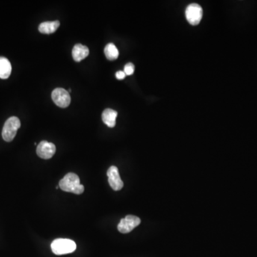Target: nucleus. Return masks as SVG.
I'll list each match as a JSON object with an SVG mask.
<instances>
[{
    "mask_svg": "<svg viewBox=\"0 0 257 257\" xmlns=\"http://www.w3.org/2000/svg\"><path fill=\"white\" fill-rule=\"evenodd\" d=\"M59 187L63 191L75 194H81L84 191V186L80 184V178L76 174L74 173L65 175L64 177L60 180Z\"/></svg>",
    "mask_w": 257,
    "mask_h": 257,
    "instance_id": "f257e3e1",
    "label": "nucleus"
},
{
    "mask_svg": "<svg viewBox=\"0 0 257 257\" xmlns=\"http://www.w3.org/2000/svg\"><path fill=\"white\" fill-rule=\"evenodd\" d=\"M51 250L56 255H64L72 253L77 249L75 241L68 239H57L51 244Z\"/></svg>",
    "mask_w": 257,
    "mask_h": 257,
    "instance_id": "f03ea898",
    "label": "nucleus"
},
{
    "mask_svg": "<svg viewBox=\"0 0 257 257\" xmlns=\"http://www.w3.org/2000/svg\"><path fill=\"white\" fill-rule=\"evenodd\" d=\"M20 120L16 116L9 118L3 127L1 133L3 140L7 142L13 141L17 132L18 128H20Z\"/></svg>",
    "mask_w": 257,
    "mask_h": 257,
    "instance_id": "7ed1b4c3",
    "label": "nucleus"
},
{
    "mask_svg": "<svg viewBox=\"0 0 257 257\" xmlns=\"http://www.w3.org/2000/svg\"><path fill=\"white\" fill-rule=\"evenodd\" d=\"M186 18L192 25H197L202 20L203 10L199 4L196 3L190 4L186 10Z\"/></svg>",
    "mask_w": 257,
    "mask_h": 257,
    "instance_id": "20e7f679",
    "label": "nucleus"
},
{
    "mask_svg": "<svg viewBox=\"0 0 257 257\" xmlns=\"http://www.w3.org/2000/svg\"><path fill=\"white\" fill-rule=\"evenodd\" d=\"M141 223V219L134 215H128L125 218L121 219L118 225V230L122 234L131 232L134 228Z\"/></svg>",
    "mask_w": 257,
    "mask_h": 257,
    "instance_id": "39448f33",
    "label": "nucleus"
},
{
    "mask_svg": "<svg viewBox=\"0 0 257 257\" xmlns=\"http://www.w3.org/2000/svg\"><path fill=\"white\" fill-rule=\"evenodd\" d=\"M53 102L62 108H66L70 104L71 97L69 92L63 88H56L51 94Z\"/></svg>",
    "mask_w": 257,
    "mask_h": 257,
    "instance_id": "423d86ee",
    "label": "nucleus"
},
{
    "mask_svg": "<svg viewBox=\"0 0 257 257\" xmlns=\"http://www.w3.org/2000/svg\"><path fill=\"white\" fill-rule=\"evenodd\" d=\"M109 184L114 191H119L124 187L123 181L121 179L119 171L115 166H112L107 171Z\"/></svg>",
    "mask_w": 257,
    "mask_h": 257,
    "instance_id": "0eeeda50",
    "label": "nucleus"
},
{
    "mask_svg": "<svg viewBox=\"0 0 257 257\" xmlns=\"http://www.w3.org/2000/svg\"><path fill=\"white\" fill-rule=\"evenodd\" d=\"M56 152L55 145L48 141H42L37 148V154L40 158L49 160Z\"/></svg>",
    "mask_w": 257,
    "mask_h": 257,
    "instance_id": "6e6552de",
    "label": "nucleus"
},
{
    "mask_svg": "<svg viewBox=\"0 0 257 257\" xmlns=\"http://www.w3.org/2000/svg\"><path fill=\"white\" fill-rule=\"evenodd\" d=\"M88 48L81 44H77L72 49V57L74 60L76 62H80L85 59L89 55Z\"/></svg>",
    "mask_w": 257,
    "mask_h": 257,
    "instance_id": "1a4fd4ad",
    "label": "nucleus"
},
{
    "mask_svg": "<svg viewBox=\"0 0 257 257\" xmlns=\"http://www.w3.org/2000/svg\"><path fill=\"white\" fill-rule=\"evenodd\" d=\"M117 114V112L114 111L112 109H107V110L103 112L102 114V121L109 128H114L116 125V119Z\"/></svg>",
    "mask_w": 257,
    "mask_h": 257,
    "instance_id": "9d476101",
    "label": "nucleus"
},
{
    "mask_svg": "<svg viewBox=\"0 0 257 257\" xmlns=\"http://www.w3.org/2000/svg\"><path fill=\"white\" fill-rule=\"evenodd\" d=\"M60 25V22L57 20L54 21V22H42L39 26V31L42 34H52L57 31Z\"/></svg>",
    "mask_w": 257,
    "mask_h": 257,
    "instance_id": "9b49d317",
    "label": "nucleus"
},
{
    "mask_svg": "<svg viewBox=\"0 0 257 257\" xmlns=\"http://www.w3.org/2000/svg\"><path fill=\"white\" fill-rule=\"evenodd\" d=\"M12 66L10 62L5 57H0V78L5 80L11 75Z\"/></svg>",
    "mask_w": 257,
    "mask_h": 257,
    "instance_id": "f8f14e48",
    "label": "nucleus"
},
{
    "mask_svg": "<svg viewBox=\"0 0 257 257\" xmlns=\"http://www.w3.org/2000/svg\"><path fill=\"white\" fill-rule=\"evenodd\" d=\"M104 54L109 60H115L119 57V51L113 43L106 45L104 48Z\"/></svg>",
    "mask_w": 257,
    "mask_h": 257,
    "instance_id": "ddd939ff",
    "label": "nucleus"
},
{
    "mask_svg": "<svg viewBox=\"0 0 257 257\" xmlns=\"http://www.w3.org/2000/svg\"><path fill=\"white\" fill-rule=\"evenodd\" d=\"M125 72L126 75H131L134 74V65L132 63H128L125 66Z\"/></svg>",
    "mask_w": 257,
    "mask_h": 257,
    "instance_id": "4468645a",
    "label": "nucleus"
},
{
    "mask_svg": "<svg viewBox=\"0 0 257 257\" xmlns=\"http://www.w3.org/2000/svg\"><path fill=\"white\" fill-rule=\"evenodd\" d=\"M126 77L125 72L124 71H119V72H116V77L117 80H124Z\"/></svg>",
    "mask_w": 257,
    "mask_h": 257,
    "instance_id": "2eb2a0df",
    "label": "nucleus"
}]
</instances>
